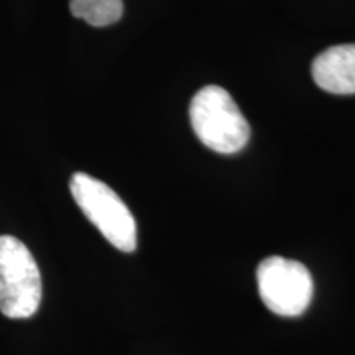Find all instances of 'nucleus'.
I'll list each match as a JSON object with an SVG mask.
<instances>
[{
    "instance_id": "6",
    "label": "nucleus",
    "mask_w": 355,
    "mask_h": 355,
    "mask_svg": "<svg viewBox=\"0 0 355 355\" xmlns=\"http://www.w3.org/2000/svg\"><path fill=\"white\" fill-rule=\"evenodd\" d=\"M73 17L91 26H109L117 24L123 15L122 0H69Z\"/></svg>"
},
{
    "instance_id": "2",
    "label": "nucleus",
    "mask_w": 355,
    "mask_h": 355,
    "mask_svg": "<svg viewBox=\"0 0 355 355\" xmlns=\"http://www.w3.org/2000/svg\"><path fill=\"white\" fill-rule=\"evenodd\" d=\"M69 189L83 214L110 245L125 254L137 250L135 217L110 186L86 173H74Z\"/></svg>"
},
{
    "instance_id": "4",
    "label": "nucleus",
    "mask_w": 355,
    "mask_h": 355,
    "mask_svg": "<svg viewBox=\"0 0 355 355\" xmlns=\"http://www.w3.org/2000/svg\"><path fill=\"white\" fill-rule=\"evenodd\" d=\"M257 285L263 304L285 318L301 316L313 300L314 283L309 270L296 260L268 257L257 268Z\"/></svg>"
},
{
    "instance_id": "1",
    "label": "nucleus",
    "mask_w": 355,
    "mask_h": 355,
    "mask_svg": "<svg viewBox=\"0 0 355 355\" xmlns=\"http://www.w3.org/2000/svg\"><path fill=\"white\" fill-rule=\"evenodd\" d=\"M189 121L202 145L216 153L234 155L250 140V125L232 96L220 86H204L189 105Z\"/></svg>"
},
{
    "instance_id": "3",
    "label": "nucleus",
    "mask_w": 355,
    "mask_h": 355,
    "mask_svg": "<svg viewBox=\"0 0 355 355\" xmlns=\"http://www.w3.org/2000/svg\"><path fill=\"white\" fill-rule=\"evenodd\" d=\"M42 275L32 252L13 235H0V313L32 318L42 303Z\"/></svg>"
},
{
    "instance_id": "5",
    "label": "nucleus",
    "mask_w": 355,
    "mask_h": 355,
    "mask_svg": "<svg viewBox=\"0 0 355 355\" xmlns=\"http://www.w3.org/2000/svg\"><path fill=\"white\" fill-rule=\"evenodd\" d=\"M311 73L322 91L337 96L355 94V43L324 50L314 58Z\"/></svg>"
}]
</instances>
